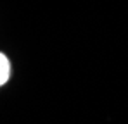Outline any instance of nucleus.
I'll return each mask as SVG.
<instances>
[{
	"label": "nucleus",
	"mask_w": 128,
	"mask_h": 124,
	"mask_svg": "<svg viewBox=\"0 0 128 124\" xmlns=\"http://www.w3.org/2000/svg\"><path fill=\"white\" fill-rule=\"evenodd\" d=\"M14 74V65H12V59L9 57V54L5 50H0V90L5 88Z\"/></svg>",
	"instance_id": "1"
}]
</instances>
